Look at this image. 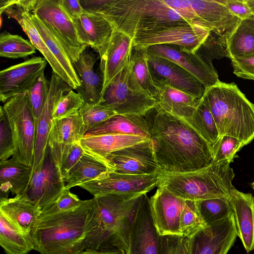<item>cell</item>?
Masks as SVG:
<instances>
[{
  "label": "cell",
  "instance_id": "obj_1",
  "mask_svg": "<svg viewBox=\"0 0 254 254\" xmlns=\"http://www.w3.org/2000/svg\"><path fill=\"white\" fill-rule=\"evenodd\" d=\"M144 117L155 158L162 171L190 172L213 163L212 147L186 120L166 112L157 103Z\"/></svg>",
  "mask_w": 254,
  "mask_h": 254
},
{
  "label": "cell",
  "instance_id": "obj_2",
  "mask_svg": "<svg viewBox=\"0 0 254 254\" xmlns=\"http://www.w3.org/2000/svg\"><path fill=\"white\" fill-rule=\"evenodd\" d=\"M99 219L94 197L65 211L41 215L31 233L34 250L41 254H81L95 250Z\"/></svg>",
  "mask_w": 254,
  "mask_h": 254
},
{
  "label": "cell",
  "instance_id": "obj_3",
  "mask_svg": "<svg viewBox=\"0 0 254 254\" xmlns=\"http://www.w3.org/2000/svg\"><path fill=\"white\" fill-rule=\"evenodd\" d=\"M80 2L85 11L102 15L132 39L139 31L190 23L164 0H80Z\"/></svg>",
  "mask_w": 254,
  "mask_h": 254
},
{
  "label": "cell",
  "instance_id": "obj_4",
  "mask_svg": "<svg viewBox=\"0 0 254 254\" xmlns=\"http://www.w3.org/2000/svg\"><path fill=\"white\" fill-rule=\"evenodd\" d=\"M202 97L220 136L236 137L244 146L252 142L254 139V104L235 83L219 81L206 88Z\"/></svg>",
  "mask_w": 254,
  "mask_h": 254
},
{
  "label": "cell",
  "instance_id": "obj_5",
  "mask_svg": "<svg viewBox=\"0 0 254 254\" xmlns=\"http://www.w3.org/2000/svg\"><path fill=\"white\" fill-rule=\"evenodd\" d=\"M231 163H212L205 168L186 172H160L158 187L163 186L185 200L198 201L228 197L235 188Z\"/></svg>",
  "mask_w": 254,
  "mask_h": 254
},
{
  "label": "cell",
  "instance_id": "obj_6",
  "mask_svg": "<svg viewBox=\"0 0 254 254\" xmlns=\"http://www.w3.org/2000/svg\"><path fill=\"white\" fill-rule=\"evenodd\" d=\"M143 194H106L94 196L99 217L96 250L127 252L131 224Z\"/></svg>",
  "mask_w": 254,
  "mask_h": 254
},
{
  "label": "cell",
  "instance_id": "obj_7",
  "mask_svg": "<svg viewBox=\"0 0 254 254\" xmlns=\"http://www.w3.org/2000/svg\"><path fill=\"white\" fill-rule=\"evenodd\" d=\"M1 107L13 140L15 152L12 157L32 168L36 142V122L27 92L11 97Z\"/></svg>",
  "mask_w": 254,
  "mask_h": 254
},
{
  "label": "cell",
  "instance_id": "obj_8",
  "mask_svg": "<svg viewBox=\"0 0 254 254\" xmlns=\"http://www.w3.org/2000/svg\"><path fill=\"white\" fill-rule=\"evenodd\" d=\"M156 104L139 85L128 63L107 86L98 104L117 114L144 116Z\"/></svg>",
  "mask_w": 254,
  "mask_h": 254
},
{
  "label": "cell",
  "instance_id": "obj_9",
  "mask_svg": "<svg viewBox=\"0 0 254 254\" xmlns=\"http://www.w3.org/2000/svg\"><path fill=\"white\" fill-rule=\"evenodd\" d=\"M211 31L190 23H176L137 32L133 45L147 47L154 45L178 46L195 53Z\"/></svg>",
  "mask_w": 254,
  "mask_h": 254
},
{
  "label": "cell",
  "instance_id": "obj_10",
  "mask_svg": "<svg viewBox=\"0 0 254 254\" xmlns=\"http://www.w3.org/2000/svg\"><path fill=\"white\" fill-rule=\"evenodd\" d=\"M36 15L64 46L72 64L87 47L79 40L73 22L61 9L58 0H36L31 13Z\"/></svg>",
  "mask_w": 254,
  "mask_h": 254
},
{
  "label": "cell",
  "instance_id": "obj_11",
  "mask_svg": "<svg viewBox=\"0 0 254 254\" xmlns=\"http://www.w3.org/2000/svg\"><path fill=\"white\" fill-rule=\"evenodd\" d=\"M104 160L113 172L122 174L153 175L161 171L155 158L151 139L111 153Z\"/></svg>",
  "mask_w": 254,
  "mask_h": 254
},
{
  "label": "cell",
  "instance_id": "obj_12",
  "mask_svg": "<svg viewBox=\"0 0 254 254\" xmlns=\"http://www.w3.org/2000/svg\"><path fill=\"white\" fill-rule=\"evenodd\" d=\"M237 236L233 214L207 224L188 238L189 254H227Z\"/></svg>",
  "mask_w": 254,
  "mask_h": 254
},
{
  "label": "cell",
  "instance_id": "obj_13",
  "mask_svg": "<svg viewBox=\"0 0 254 254\" xmlns=\"http://www.w3.org/2000/svg\"><path fill=\"white\" fill-rule=\"evenodd\" d=\"M65 188V182L48 147L42 167L32 174L28 189L24 193L38 204L43 212L55 202Z\"/></svg>",
  "mask_w": 254,
  "mask_h": 254
},
{
  "label": "cell",
  "instance_id": "obj_14",
  "mask_svg": "<svg viewBox=\"0 0 254 254\" xmlns=\"http://www.w3.org/2000/svg\"><path fill=\"white\" fill-rule=\"evenodd\" d=\"M147 61L151 77L157 87L168 86L197 99L202 97L205 89L204 85L180 65L165 58L148 54Z\"/></svg>",
  "mask_w": 254,
  "mask_h": 254
},
{
  "label": "cell",
  "instance_id": "obj_15",
  "mask_svg": "<svg viewBox=\"0 0 254 254\" xmlns=\"http://www.w3.org/2000/svg\"><path fill=\"white\" fill-rule=\"evenodd\" d=\"M160 179V172L134 175L112 172L79 187L94 196L106 194L147 193L158 187Z\"/></svg>",
  "mask_w": 254,
  "mask_h": 254
},
{
  "label": "cell",
  "instance_id": "obj_16",
  "mask_svg": "<svg viewBox=\"0 0 254 254\" xmlns=\"http://www.w3.org/2000/svg\"><path fill=\"white\" fill-rule=\"evenodd\" d=\"M126 254H161V238L152 221L147 193L142 195L139 202Z\"/></svg>",
  "mask_w": 254,
  "mask_h": 254
},
{
  "label": "cell",
  "instance_id": "obj_17",
  "mask_svg": "<svg viewBox=\"0 0 254 254\" xmlns=\"http://www.w3.org/2000/svg\"><path fill=\"white\" fill-rule=\"evenodd\" d=\"M146 48L148 54L170 60L190 73L202 83L205 89L220 81L212 64L196 52H190L174 45H154Z\"/></svg>",
  "mask_w": 254,
  "mask_h": 254
},
{
  "label": "cell",
  "instance_id": "obj_18",
  "mask_svg": "<svg viewBox=\"0 0 254 254\" xmlns=\"http://www.w3.org/2000/svg\"><path fill=\"white\" fill-rule=\"evenodd\" d=\"M87 129L79 112L53 120L48 146L54 163L60 170L73 145L80 141Z\"/></svg>",
  "mask_w": 254,
  "mask_h": 254
},
{
  "label": "cell",
  "instance_id": "obj_19",
  "mask_svg": "<svg viewBox=\"0 0 254 254\" xmlns=\"http://www.w3.org/2000/svg\"><path fill=\"white\" fill-rule=\"evenodd\" d=\"M149 202L152 221L159 235L182 236L179 224L185 200L159 186Z\"/></svg>",
  "mask_w": 254,
  "mask_h": 254
},
{
  "label": "cell",
  "instance_id": "obj_20",
  "mask_svg": "<svg viewBox=\"0 0 254 254\" xmlns=\"http://www.w3.org/2000/svg\"><path fill=\"white\" fill-rule=\"evenodd\" d=\"M47 61L34 57L0 71V100L5 103L11 97L27 92L44 72Z\"/></svg>",
  "mask_w": 254,
  "mask_h": 254
},
{
  "label": "cell",
  "instance_id": "obj_21",
  "mask_svg": "<svg viewBox=\"0 0 254 254\" xmlns=\"http://www.w3.org/2000/svg\"><path fill=\"white\" fill-rule=\"evenodd\" d=\"M49 86L46 104L40 118L36 122V142L32 174L43 166L48 147V140L52 125L53 115L57 103L62 97L71 89L54 72L49 81Z\"/></svg>",
  "mask_w": 254,
  "mask_h": 254
},
{
  "label": "cell",
  "instance_id": "obj_22",
  "mask_svg": "<svg viewBox=\"0 0 254 254\" xmlns=\"http://www.w3.org/2000/svg\"><path fill=\"white\" fill-rule=\"evenodd\" d=\"M133 45L131 38L114 27L105 50L99 55L101 97L112 80L128 64Z\"/></svg>",
  "mask_w": 254,
  "mask_h": 254
},
{
  "label": "cell",
  "instance_id": "obj_23",
  "mask_svg": "<svg viewBox=\"0 0 254 254\" xmlns=\"http://www.w3.org/2000/svg\"><path fill=\"white\" fill-rule=\"evenodd\" d=\"M203 27L226 41L242 20L220 0H188Z\"/></svg>",
  "mask_w": 254,
  "mask_h": 254
},
{
  "label": "cell",
  "instance_id": "obj_24",
  "mask_svg": "<svg viewBox=\"0 0 254 254\" xmlns=\"http://www.w3.org/2000/svg\"><path fill=\"white\" fill-rule=\"evenodd\" d=\"M42 212V208L26 193L0 198V213L15 230L23 234H31Z\"/></svg>",
  "mask_w": 254,
  "mask_h": 254
},
{
  "label": "cell",
  "instance_id": "obj_25",
  "mask_svg": "<svg viewBox=\"0 0 254 254\" xmlns=\"http://www.w3.org/2000/svg\"><path fill=\"white\" fill-rule=\"evenodd\" d=\"M73 23L80 42L87 47H91L101 55L114 29L111 23L101 14L85 11Z\"/></svg>",
  "mask_w": 254,
  "mask_h": 254
},
{
  "label": "cell",
  "instance_id": "obj_26",
  "mask_svg": "<svg viewBox=\"0 0 254 254\" xmlns=\"http://www.w3.org/2000/svg\"><path fill=\"white\" fill-rule=\"evenodd\" d=\"M234 217L237 236L248 253L254 249V197L234 188L228 197Z\"/></svg>",
  "mask_w": 254,
  "mask_h": 254
},
{
  "label": "cell",
  "instance_id": "obj_27",
  "mask_svg": "<svg viewBox=\"0 0 254 254\" xmlns=\"http://www.w3.org/2000/svg\"><path fill=\"white\" fill-rule=\"evenodd\" d=\"M97 60L96 55L89 51L87 47L80 54L77 61L72 64L81 82V86L76 90L84 104H98L101 101L102 79L94 69Z\"/></svg>",
  "mask_w": 254,
  "mask_h": 254
},
{
  "label": "cell",
  "instance_id": "obj_28",
  "mask_svg": "<svg viewBox=\"0 0 254 254\" xmlns=\"http://www.w3.org/2000/svg\"><path fill=\"white\" fill-rule=\"evenodd\" d=\"M2 12L17 21L28 37L31 43L43 55L44 59L50 64L53 72L64 81L71 89H74L71 79L51 54L39 34L32 20L31 13L21 8H6Z\"/></svg>",
  "mask_w": 254,
  "mask_h": 254
},
{
  "label": "cell",
  "instance_id": "obj_29",
  "mask_svg": "<svg viewBox=\"0 0 254 254\" xmlns=\"http://www.w3.org/2000/svg\"><path fill=\"white\" fill-rule=\"evenodd\" d=\"M150 139L132 134L106 133L84 136L80 144L85 152L105 162L104 158L110 153Z\"/></svg>",
  "mask_w": 254,
  "mask_h": 254
},
{
  "label": "cell",
  "instance_id": "obj_30",
  "mask_svg": "<svg viewBox=\"0 0 254 254\" xmlns=\"http://www.w3.org/2000/svg\"><path fill=\"white\" fill-rule=\"evenodd\" d=\"M106 133L132 134L151 139L150 129L144 115L117 114L89 127L84 136Z\"/></svg>",
  "mask_w": 254,
  "mask_h": 254
},
{
  "label": "cell",
  "instance_id": "obj_31",
  "mask_svg": "<svg viewBox=\"0 0 254 254\" xmlns=\"http://www.w3.org/2000/svg\"><path fill=\"white\" fill-rule=\"evenodd\" d=\"M32 168L14 157L0 161V198L7 197L9 191L21 194L26 191L31 181Z\"/></svg>",
  "mask_w": 254,
  "mask_h": 254
},
{
  "label": "cell",
  "instance_id": "obj_32",
  "mask_svg": "<svg viewBox=\"0 0 254 254\" xmlns=\"http://www.w3.org/2000/svg\"><path fill=\"white\" fill-rule=\"evenodd\" d=\"M157 88L159 97L157 103L165 111L184 120L191 117L199 99L168 86Z\"/></svg>",
  "mask_w": 254,
  "mask_h": 254
},
{
  "label": "cell",
  "instance_id": "obj_33",
  "mask_svg": "<svg viewBox=\"0 0 254 254\" xmlns=\"http://www.w3.org/2000/svg\"><path fill=\"white\" fill-rule=\"evenodd\" d=\"M112 172L107 163L85 152L64 179L65 189L79 187Z\"/></svg>",
  "mask_w": 254,
  "mask_h": 254
},
{
  "label": "cell",
  "instance_id": "obj_34",
  "mask_svg": "<svg viewBox=\"0 0 254 254\" xmlns=\"http://www.w3.org/2000/svg\"><path fill=\"white\" fill-rule=\"evenodd\" d=\"M32 20L48 49L72 82L74 89L81 86V80L64 46L47 26L35 15L31 13Z\"/></svg>",
  "mask_w": 254,
  "mask_h": 254
},
{
  "label": "cell",
  "instance_id": "obj_35",
  "mask_svg": "<svg viewBox=\"0 0 254 254\" xmlns=\"http://www.w3.org/2000/svg\"><path fill=\"white\" fill-rule=\"evenodd\" d=\"M226 52L230 60L254 54V17L238 24L226 41Z\"/></svg>",
  "mask_w": 254,
  "mask_h": 254
},
{
  "label": "cell",
  "instance_id": "obj_36",
  "mask_svg": "<svg viewBox=\"0 0 254 254\" xmlns=\"http://www.w3.org/2000/svg\"><path fill=\"white\" fill-rule=\"evenodd\" d=\"M146 48L133 45L129 64L138 84L151 98L157 102L159 91L154 84L150 73Z\"/></svg>",
  "mask_w": 254,
  "mask_h": 254
},
{
  "label": "cell",
  "instance_id": "obj_37",
  "mask_svg": "<svg viewBox=\"0 0 254 254\" xmlns=\"http://www.w3.org/2000/svg\"><path fill=\"white\" fill-rule=\"evenodd\" d=\"M0 245L6 254H28L34 250L31 234L15 230L0 213Z\"/></svg>",
  "mask_w": 254,
  "mask_h": 254
},
{
  "label": "cell",
  "instance_id": "obj_38",
  "mask_svg": "<svg viewBox=\"0 0 254 254\" xmlns=\"http://www.w3.org/2000/svg\"><path fill=\"white\" fill-rule=\"evenodd\" d=\"M185 120L213 149L220 136L213 117L203 97L198 99L195 110L191 117Z\"/></svg>",
  "mask_w": 254,
  "mask_h": 254
},
{
  "label": "cell",
  "instance_id": "obj_39",
  "mask_svg": "<svg viewBox=\"0 0 254 254\" xmlns=\"http://www.w3.org/2000/svg\"><path fill=\"white\" fill-rule=\"evenodd\" d=\"M30 41L21 36L3 32L0 35V56L11 59L24 58L36 53Z\"/></svg>",
  "mask_w": 254,
  "mask_h": 254
},
{
  "label": "cell",
  "instance_id": "obj_40",
  "mask_svg": "<svg viewBox=\"0 0 254 254\" xmlns=\"http://www.w3.org/2000/svg\"><path fill=\"white\" fill-rule=\"evenodd\" d=\"M199 212L207 225L224 219L233 214L227 196L196 201Z\"/></svg>",
  "mask_w": 254,
  "mask_h": 254
},
{
  "label": "cell",
  "instance_id": "obj_41",
  "mask_svg": "<svg viewBox=\"0 0 254 254\" xmlns=\"http://www.w3.org/2000/svg\"><path fill=\"white\" fill-rule=\"evenodd\" d=\"M206 225L199 212L196 201L185 200L180 219L181 236L189 238Z\"/></svg>",
  "mask_w": 254,
  "mask_h": 254
},
{
  "label": "cell",
  "instance_id": "obj_42",
  "mask_svg": "<svg viewBox=\"0 0 254 254\" xmlns=\"http://www.w3.org/2000/svg\"><path fill=\"white\" fill-rule=\"evenodd\" d=\"M49 89V81L43 72L27 92L35 122L43 112L47 101Z\"/></svg>",
  "mask_w": 254,
  "mask_h": 254
},
{
  "label": "cell",
  "instance_id": "obj_43",
  "mask_svg": "<svg viewBox=\"0 0 254 254\" xmlns=\"http://www.w3.org/2000/svg\"><path fill=\"white\" fill-rule=\"evenodd\" d=\"M244 146L238 138L228 135L220 136L218 141L212 149L214 164L223 162L231 163L236 153Z\"/></svg>",
  "mask_w": 254,
  "mask_h": 254
},
{
  "label": "cell",
  "instance_id": "obj_44",
  "mask_svg": "<svg viewBox=\"0 0 254 254\" xmlns=\"http://www.w3.org/2000/svg\"><path fill=\"white\" fill-rule=\"evenodd\" d=\"M210 64L213 59L227 57L226 42L219 36L210 31L209 35L195 52Z\"/></svg>",
  "mask_w": 254,
  "mask_h": 254
},
{
  "label": "cell",
  "instance_id": "obj_45",
  "mask_svg": "<svg viewBox=\"0 0 254 254\" xmlns=\"http://www.w3.org/2000/svg\"><path fill=\"white\" fill-rule=\"evenodd\" d=\"M84 102L78 93L70 89L59 100L55 109L53 120L67 117L79 112Z\"/></svg>",
  "mask_w": 254,
  "mask_h": 254
},
{
  "label": "cell",
  "instance_id": "obj_46",
  "mask_svg": "<svg viewBox=\"0 0 254 254\" xmlns=\"http://www.w3.org/2000/svg\"><path fill=\"white\" fill-rule=\"evenodd\" d=\"M79 113L87 128L117 115L113 110L100 104H84Z\"/></svg>",
  "mask_w": 254,
  "mask_h": 254
},
{
  "label": "cell",
  "instance_id": "obj_47",
  "mask_svg": "<svg viewBox=\"0 0 254 254\" xmlns=\"http://www.w3.org/2000/svg\"><path fill=\"white\" fill-rule=\"evenodd\" d=\"M15 147L11 132L3 111L0 110V161L13 156Z\"/></svg>",
  "mask_w": 254,
  "mask_h": 254
},
{
  "label": "cell",
  "instance_id": "obj_48",
  "mask_svg": "<svg viewBox=\"0 0 254 254\" xmlns=\"http://www.w3.org/2000/svg\"><path fill=\"white\" fill-rule=\"evenodd\" d=\"M82 200L69 189H65L55 202L48 209L42 212L41 215H47L65 211L79 205Z\"/></svg>",
  "mask_w": 254,
  "mask_h": 254
},
{
  "label": "cell",
  "instance_id": "obj_49",
  "mask_svg": "<svg viewBox=\"0 0 254 254\" xmlns=\"http://www.w3.org/2000/svg\"><path fill=\"white\" fill-rule=\"evenodd\" d=\"M161 238V254H189L188 238L165 236Z\"/></svg>",
  "mask_w": 254,
  "mask_h": 254
},
{
  "label": "cell",
  "instance_id": "obj_50",
  "mask_svg": "<svg viewBox=\"0 0 254 254\" xmlns=\"http://www.w3.org/2000/svg\"><path fill=\"white\" fill-rule=\"evenodd\" d=\"M233 73L238 77L254 80V54L231 59Z\"/></svg>",
  "mask_w": 254,
  "mask_h": 254
},
{
  "label": "cell",
  "instance_id": "obj_51",
  "mask_svg": "<svg viewBox=\"0 0 254 254\" xmlns=\"http://www.w3.org/2000/svg\"><path fill=\"white\" fill-rule=\"evenodd\" d=\"M164 1L190 23L203 27L188 0H164Z\"/></svg>",
  "mask_w": 254,
  "mask_h": 254
},
{
  "label": "cell",
  "instance_id": "obj_52",
  "mask_svg": "<svg viewBox=\"0 0 254 254\" xmlns=\"http://www.w3.org/2000/svg\"><path fill=\"white\" fill-rule=\"evenodd\" d=\"M84 153L85 151L80 144V141L73 145L71 151L63 162L60 168L61 175L64 180Z\"/></svg>",
  "mask_w": 254,
  "mask_h": 254
},
{
  "label": "cell",
  "instance_id": "obj_53",
  "mask_svg": "<svg viewBox=\"0 0 254 254\" xmlns=\"http://www.w3.org/2000/svg\"><path fill=\"white\" fill-rule=\"evenodd\" d=\"M229 10L241 20L254 17L246 0H220Z\"/></svg>",
  "mask_w": 254,
  "mask_h": 254
},
{
  "label": "cell",
  "instance_id": "obj_54",
  "mask_svg": "<svg viewBox=\"0 0 254 254\" xmlns=\"http://www.w3.org/2000/svg\"><path fill=\"white\" fill-rule=\"evenodd\" d=\"M58 2L62 10L72 22L78 19L85 11L80 0H58Z\"/></svg>",
  "mask_w": 254,
  "mask_h": 254
},
{
  "label": "cell",
  "instance_id": "obj_55",
  "mask_svg": "<svg viewBox=\"0 0 254 254\" xmlns=\"http://www.w3.org/2000/svg\"><path fill=\"white\" fill-rule=\"evenodd\" d=\"M81 254H126V252L116 250H94L87 249Z\"/></svg>",
  "mask_w": 254,
  "mask_h": 254
},
{
  "label": "cell",
  "instance_id": "obj_56",
  "mask_svg": "<svg viewBox=\"0 0 254 254\" xmlns=\"http://www.w3.org/2000/svg\"><path fill=\"white\" fill-rule=\"evenodd\" d=\"M246 1L254 17V0H246Z\"/></svg>",
  "mask_w": 254,
  "mask_h": 254
},
{
  "label": "cell",
  "instance_id": "obj_57",
  "mask_svg": "<svg viewBox=\"0 0 254 254\" xmlns=\"http://www.w3.org/2000/svg\"><path fill=\"white\" fill-rule=\"evenodd\" d=\"M251 185H252V188H253V190H254V182H253L252 183Z\"/></svg>",
  "mask_w": 254,
  "mask_h": 254
}]
</instances>
